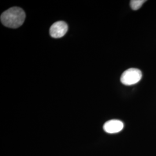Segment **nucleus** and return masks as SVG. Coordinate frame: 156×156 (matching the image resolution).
I'll return each mask as SVG.
<instances>
[{"label":"nucleus","mask_w":156,"mask_h":156,"mask_svg":"<svg viewBox=\"0 0 156 156\" xmlns=\"http://www.w3.org/2000/svg\"><path fill=\"white\" fill-rule=\"evenodd\" d=\"M145 2V0H132L130 1V6L133 10L136 11L140 9Z\"/></svg>","instance_id":"obj_5"},{"label":"nucleus","mask_w":156,"mask_h":156,"mask_svg":"<svg viewBox=\"0 0 156 156\" xmlns=\"http://www.w3.org/2000/svg\"><path fill=\"white\" fill-rule=\"evenodd\" d=\"M141 71L137 68H129L122 73L120 81L126 86H131L137 83L142 79Z\"/></svg>","instance_id":"obj_2"},{"label":"nucleus","mask_w":156,"mask_h":156,"mask_svg":"<svg viewBox=\"0 0 156 156\" xmlns=\"http://www.w3.org/2000/svg\"><path fill=\"white\" fill-rule=\"evenodd\" d=\"M124 127V124L119 120H111L105 123L104 129L109 134L117 133L121 131Z\"/></svg>","instance_id":"obj_4"},{"label":"nucleus","mask_w":156,"mask_h":156,"mask_svg":"<svg viewBox=\"0 0 156 156\" xmlns=\"http://www.w3.org/2000/svg\"><path fill=\"white\" fill-rule=\"evenodd\" d=\"M68 25L63 21H58L55 23L50 28V35L54 38H62L67 33Z\"/></svg>","instance_id":"obj_3"},{"label":"nucleus","mask_w":156,"mask_h":156,"mask_svg":"<svg viewBox=\"0 0 156 156\" xmlns=\"http://www.w3.org/2000/svg\"><path fill=\"white\" fill-rule=\"evenodd\" d=\"M25 18V12L22 8L13 7L3 12L0 19L2 24L6 27L16 28L22 25Z\"/></svg>","instance_id":"obj_1"}]
</instances>
